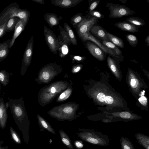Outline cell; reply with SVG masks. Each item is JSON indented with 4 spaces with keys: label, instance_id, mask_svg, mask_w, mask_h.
I'll use <instances>...</instances> for the list:
<instances>
[{
    "label": "cell",
    "instance_id": "obj_17",
    "mask_svg": "<svg viewBox=\"0 0 149 149\" xmlns=\"http://www.w3.org/2000/svg\"><path fill=\"white\" fill-rule=\"evenodd\" d=\"M135 138L137 142L145 149H149V137L141 133L135 134Z\"/></svg>",
    "mask_w": 149,
    "mask_h": 149
},
{
    "label": "cell",
    "instance_id": "obj_37",
    "mask_svg": "<svg viewBox=\"0 0 149 149\" xmlns=\"http://www.w3.org/2000/svg\"><path fill=\"white\" fill-rule=\"evenodd\" d=\"M70 90L69 89H68L62 93L60 95L59 97V99L60 100L64 99H67L68 97L66 95V94L70 92Z\"/></svg>",
    "mask_w": 149,
    "mask_h": 149
},
{
    "label": "cell",
    "instance_id": "obj_8",
    "mask_svg": "<svg viewBox=\"0 0 149 149\" xmlns=\"http://www.w3.org/2000/svg\"><path fill=\"white\" fill-rule=\"evenodd\" d=\"M81 39L83 41H85L87 40L91 41L98 45L105 54L111 55L116 58H119V56L117 55L113 50L105 47L91 34L89 31L85 33Z\"/></svg>",
    "mask_w": 149,
    "mask_h": 149
},
{
    "label": "cell",
    "instance_id": "obj_14",
    "mask_svg": "<svg viewBox=\"0 0 149 149\" xmlns=\"http://www.w3.org/2000/svg\"><path fill=\"white\" fill-rule=\"evenodd\" d=\"M114 25L120 29L129 32L136 33L139 32L138 27L125 21H121L114 24Z\"/></svg>",
    "mask_w": 149,
    "mask_h": 149
},
{
    "label": "cell",
    "instance_id": "obj_15",
    "mask_svg": "<svg viewBox=\"0 0 149 149\" xmlns=\"http://www.w3.org/2000/svg\"><path fill=\"white\" fill-rule=\"evenodd\" d=\"M45 20L51 28L58 25L60 23V19L53 13H46L44 15Z\"/></svg>",
    "mask_w": 149,
    "mask_h": 149
},
{
    "label": "cell",
    "instance_id": "obj_22",
    "mask_svg": "<svg viewBox=\"0 0 149 149\" xmlns=\"http://www.w3.org/2000/svg\"><path fill=\"white\" fill-rule=\"evenodd\" d=\"M20 19L16 17L10 18L7 21L5 27V33L13 31L15 27Z\"/></svg>",
    "mask_w": 149,
    "mask_h": 149
},
{
    "label": "cell",
    "instance_id": "obj_33",
    "mask_svg": "<svg viewBox=\"0 0 149 149\" xmlns=\"http://www.w3.org/2000/svg\"><path fill=\"white\" fill-rule=\"evenodd\" d=\"M70 56L73 61H81L86 58V57L84 56H81L76 55H70Z\"/></svg>",
    "mask_w": 149,
    "mask_h": 149
},
{
    "label": "cell",
    "instance_id": "obj_20",
    "mask_svg": "<svg viewBox=\"0 0 149 149\" xmlns=\"http://www.w3.org/2000/svg\"><path fill=\"white\" fill-rule=\"evenodd\" d=\"M63 26L64 29L67 33L71 43L74 45H76L77 44V40L72 29L66 23L64 24Z\"/></svg>",
    "mask_w": 149,
    "mask_h": 149
},
{
    "label": "cell",
    "instance_id": "obj_13",
    "mask_svg": "<svg viewBox=\"0 0 149 149\" xmlns=\"http://www.w3.org/2000/svg\"><path fill=\"white\" fill-rule=\"evenodd\" d=\"M90 31L96 36L103 40L110 42L107 35L106 31L101 26L95 24L91 27Z\"/></svg>",
    "mask_w": 149,
    "mask_h": 149
},
{
    "label": "cell",
    "instance_id": "obj_48",
    "mask_svg": "<svg viewBox=\"0 0 149 149\" xmlns=\"http://www.w3.org/2000/svg\"><path fill=\"white\" fill-rule=\"evenodd\" d=\"M50 91L52 93H54L56 92L55 88L54 87H51L50 89Z\"/></svg>",
    "mask_w": 149,
    "mask_h": 149
},
{
    "label": "cell",
    "instance_id": "obj_45",
    "mask_svg": "<svg viewBox=\"0 0 149 149\" xmlns=\"http://www.w3.org/2000/svg\"><path fill=\"white\" fill-rule=\"evenodd\" d=\"M32 1L41 4H45V2L43 0H32Z\"/></svg>",
    "mask_w": 149,
    "mask_h": 149
},
{
    "label": "cell",
    "instance_id": "obj_25",
    "mask_svg": "<svg viewBox=\"0 0 149 149\" xmlns=\"http://www.w3.org/2000/svg\"><path fill=\"white\" fill-rule=\"evenodd\" d=\"M10 74L5 70L0 71V83L4 86H7L8 84Z\"/></svg>",
    "mask_w": 149,
    "mask_h": 149
},
{
    "label": "cell",
    "instance_id": "obj_7",
    "mask_svg": "<svg viewBox=\"0 0 149 149\" xmlns=\"http://www.w3.org/2000/svg\"><path fill=\"white\" fill-rule=\"evenodd\" d=\"M98 22V19L95 17H84L82 21L75 28L79 38L81 39L85 33L89 31L91 27L96 24Z\"/></svg>",
    "mask_w": 149,
    "mask_h": 149
},
{
    "label": "cell",
    "instance_id": "obj_46",
    "mask_svg": "<svg viewBox=\"0 0 149 149\" xmlns=\"http://www.w3.org/2000/svg\"><path fill=\"white\" fill-rule=\"evenodd\" d=\"M145 42H146V45L148 46H149V35H148L146 37L145 40Z\"/></svg>",
    "mask_w": 149,
    "mask_h": 149
},
{
    "label": "cell",
    "instance_id": "obj_43",
    "mask_svg": "<svg viewBox=\"0 0 149 149\" xmlns=\"http://www.w3.org/2000/svg\"><path fill=\"white\" fill-rule=\"evenodd\" d=\"M81 67L80 65L76 66L74 68V72H79L81 69Z\"/></svg>",
    "mask_w": 149,
    "mask_h": 149
},
{
    "label": "cell",
    "instance_id": "obj_30",
    "mask_svg": "<svg viewBox=\"0 0 149 149\" xmlns=\"http://www.w3.org/2000/svg\"><path fill=\"white\" fill-rule=\"evenodd\" d=\"M129 44L132 47H135L138 43V39L134 35L132 34H128L125 36Z\"/></svg>",
    "mask_w": 149,
    "mask_h": 149
},
{
    "label": "cell",
    "instance_id": "obj_11",
    "mask_svg": "<svg viewBox=\"0 0 149 149\" xmlns=\"http://www.w3.org/2000/svg\"><path fill=\"white\" fill-rule=\"evenodd\" d=\"M7 109L3 98H0V127L3 129L5 128L7 124L8 119Z\"/></svg>",
    "mask_w": 149,
    "mask_h": 149
},
{
    "label": "cell",
    "instance_id": "obj_35",
    "mask_svg": "<svg viewBox=\"0 0 149 149\" xmlns=\"http://www.w3.org/2000/svg\"><path fill=\"white\" fill-rule=\"evenodd\" d=\"M120 116L124 119H129L131 118V115L129 112H123L120 113Z\"/></svg>",
    "mask_w": 149,
    "mask_h": 149
},
{
    "label": "cell",
    "instance_id": "obj_32",
    "mask_svg": "<svg viewBox=\"0 0 149 149\" xmlns=\"http://www.w3.org/2000/svg\"><path fill=\"white\" fill-rule=\"evenodd\" d=\"M100 1V0L93 1L90 4L88 12L89 13L94 10L99 3Z\"/></svg>",
    "mask_w": 149,
    "mask_h": 149
},
{
    "label": "cell",
    "instance_id": "obj_2",
    "mask_svg": "<svg viewBox=\"0 0 149 149\" xmlns=\"http://www.w3.org/2000/svg\"><path fill=\"white\" fill-rule=\"evenodd\" d=\"M77 134L82 140L92 144L101 146H108L110 139L108 136L93 129L79 128Z\"/></svg>",
    "mask_w": 149,
    "mask_h": 149
},
{
    "label": "cell",
    "instance_id": "obj_24",
    "mask_svg": "<svg viewBox=\"0 0 149 149\" xmlns=\"http://www.w3.org/2000/svg\"><path fill=\"white\" fill-rule=\"evenodd\" d=\"M120 141L121 149H135L133 144L128 138L122 136Z\"/></svg>",
    "mask_w": 149,
    "mask_h": 149
},
{
    "label": "cell",
    "instance_id": "obj_40",
    "mask_svg": "<svg viewBox=\"0 0 149 149\" xmlns=\"http://www.w3.org/2000/svg\"><path fill=\"white\" fill-rule=\"evenodd\" d=\"M63 111L64 112L66 113L70 114L72 112L73 109L70 107H67L63 109Z\"/></svg>",
    "mask_w": 149,
    "mask_h": 149
},
{
    "label": "cell",
    "instance_id": "obj_9",
    "mask_svg": "<svg viewBox=\"0 0 149 149\" xmlns=\"http://www.w3.org/2000/svg\"><path fill=\"white\" fill-rule=\"evenodd\" d=\"M85 44V47L91 54L95 58L102 60L105 58V54L96 44L88 42Z\"/></svg>",
    "mask_w": 149,
    "mask_h": 149
},
{
    "label": "cell",
    "instance_id": "obj_21",
    "mask_svg": "<svg viewBox=\"0 0 149 149\" xmlns=\"http://www.w3.org/2000/svg\"><path fill=\"white\" fill-rule=\"evenodd\" d=\"M59 133L61 141L69 149H73L71 141L67 134L61 130H59Z\"/></svg>",
    "mask_w": 149,
    "mask_h": 149
},
{
    "label": "cell",
    "instance_id": "obj_29",
    "mask_svg": "<svg viewBox=\"0 0 149 149\" xmlns=\"http://www.w3.org/2000/svg\"><path fill=\"white\" fill-rule=\"evenodd\" d=\"M10 131L11 139L13 140L16 144H21L22 141L19 135L12 127H10Z\"/></svg>",
    "mask_w": 149,
    "mask_h": 149
},
{
    "label": "cell",
    "instance_id": "obj_31",
    "mask_svg": "<svg viewBox=\"0 0 149 149\" xmlns=\"http://www.w3.org/2000/svg\"><path fill=\"white\" fill-rule=\"evenodd\" d=\"M88 14L92 16V17H95L97 19H102L104 17V15L98 11L93 10L89 13Z\"/></svg>",
    "mask_w": 149,
    "mask_h": 149
},
{
    "label": "cell",
    "instance_id": "obj_26",
    "mask_svg": "<svg viewBox=\"0 0 149 149\" xmlns=\"http://www.w3.org/2000/svg\"><path fill=\"white\" fill-rule=\"evenodd\" d=\"M59 47L58 51L59 54L61 57L65 56L69 52L68 45L65 42H62L59 44Z\"/></svg>",
    "mask_w": 149,
    "mask_h": 149
},
{
    "label": "cell",
    "instance_id": "obj_18",
    "mask_svg": "<svg viewBox=\"0 0 149 149\" xmlns=\"http://www.w3.org/2000/svg\"><path fill=\"white\" fill-rule=\"evenodd\" d=\"M38 117L41 131H43L46 130L49 132L54 134H56V133L54 130L47 122L39 116H38Z\"/></svg>",
    "mask_w": 149,
    "mask_h": 149
},
{
    "label": "cell",
    "instance_id": "obj_1",
    "mask_svg": "<svg viewBox=\"0 0 149 149\" xmlns=\"http://www.w3.org/2000/svg\"><path fill=\"white\" fill-rule=\"evenodd\" d=\"M9 107L14 121L22 132L24 142L29 141V123L26 112L23 99H9Z\"/></svg>",
    "mask_w": 149,
    "mask_h": 149
},
{
    "label": "cell",
    "instance_id": "obj_50",
    "mask_svg": "<svg viewBox=\"0 0 149 149\" xmlns=\"http://www.w3.org/2000/svg\"><path fill=\"white\" fill-rule=\"evenodd\" d=\"M1 83H0V94H1Z\"/></svg>",
    "mask_w": 149,
    "mask_h": 149
},
{
    "label": "cell",
    "instance_id": "obj_12",
    "mask_svg": "<svg viewBox=\"0 0 149 149\" xmlns=\"http://www.w3.org/2000/svg\"><path fill=\"white\" fill-rule=\"evenodd\" d=\"M26 25V24L22 20L19 19L15 27L14 33L11 39L9 45L10 49L13 45L16 39L24 29Z\"/></svg>",
    "mask_w": 149,
    "mask_h": 149
},
{
    "label": "cell",
    "instance_id": "obj_49",
    "mask_svg": "<svg viewBox=\"0 0 149 149\" xmlns=\"http://www.w3.org/2000/svg\"><path fill=\"white\" fill-rule=\"evenodd\" d=\"M120 1H121L122 3H125L126 1H127V0H118Z\"/></svg>",
    "mask_w": 149,
    "mask_h": 149
},
{
    "label": "cell",
    "instance_id": "obj_38",
    "mask_svg": "<svg viewBox=\"0 0 149 149\" xmlns=\"http://www.w3.org/2000/svg\"><path fill=\"white\" fill-rule=\"evenodd\" d=\"M105 95L102 93H98L97 95V98L100 102H103L104 101L105 98Z\"/></svg>",
    "mask_w": 149,
    "mask_h": 149
},
{
    "label": "cell",
    "instance_id": "obj_10",
    "mask_svg": "<svg viewBox=\"0 0 149 149\" xmlns=\"http://www.w3.org/2000/svg\"><path fill=\"white\" fill-rule=\"evenodd\" d=\"M82 0H50L52 4L63 8L73 7L80 3Z\"/></svg>",
    "mask_w": 149,
    "mask_h": 149
},
{
    "label": "cell",
    "instance_id": "obj_6",
    "mask_svg": "<svg viewBox=\"0 0 149 149\" xmlns=\"http://www.w3.org/2000/svg\"><path fill=\"white\" fill-rule=\"evenodd\" d=\"M43 32L46 43L49 49L52 53L56 54L59 45L55 34L46 26H43Z\"/></svg>",
    "mask_w": 149,
    "mask_h": 149
},
{
    "label": "cell",
    "instance_id": "obj_28",
    "mask_svg": "<svg viewBox=\"0 0 149 149\" xmlns=\"http://www.w3.org/2000/svg\"><path fill=\"white\" fill-rule=\"evenodd\" d=\"M83 18V14L81 13L75 14L71 19V24L74 28H76L77 25L82 21Z\"/></svg>",
    "mask_w": 149,
    "mask_h": 149
},
{
    "label": "cell",
    "instance_id": "obj_4",
    "mask_svg": "<svg viewBox=\"0 0 149 149\" xmlns=\"http://www.w3.org/2000/svg\"><path fill=\"white\" fill-rule=\"evenodd\" d=\"M106 7L109 11V17L111 19L119 18L135 14L128 7L122 5L108 3Z\"/></svg>",
    "mask_w": 149,
    "mask_h": 149
},
{
    "label": "cell",
    "instance_id": "obj_16",
    "mask_svg": "<svg viewBox=\"0 0 149 149\" xmlns=\"http://www.w3.org/2000/svg\"><path fill=\"white\" fill-rule=\"evenodd\" d=\"M11 39H8L0 43V62L8 56L9 52V45Z\"/></svg>",
    "mask_w": 149,
    "mask_h": 149
},
{
    "label": "cell",
    "instance_id": "obj_3",
    "mask_svg": "<svg viewBox=\"0 0 149 149\" xmlns=\"http://www.w3.org/2000/svg\"><path fill=\"white\" fill-rule=\"evenodd\" d=\"M30 16L29 12L21 9L18 3L13 2L5 8L0 14V24L13 17H17L27 24Z\"/></svg>",
    "mask_w": 149,
    "mask_h": 149
},
{
    "label": "cell",
    "instance_id": "obj_36",
    "mask_svg": "<svg viewBox=\"0 0 149 149\" xmlns=\"http://www.w3.org/2000/svg\"><path fill=\"white\" fill-rule=\"evenodd\" d=\"M74 145L78 149H81L84 146L83 142L81 140H77L74 141Z\"/></svg>",
    "mask_w": 149,
    "mask_h": 149
},
{
    "label": "cell",
    "instance_id": "obj_39",
    "mask_svg": "<svg viewBox=\"0 0 149 149\" xmlns=\"http://www.w3.org/2000/svg\"><path fill=\"white\" fill-rule=\"evenodd\" d=\"M104 101L106 103L111 104L113 103V99L112 97L108 96H106Z\"/></svg>",
    "mask_w": 149,
    "mask_h": 149
},
{
    "label": "cell",
    "instance_id": "obj_19",
    "mask_svg": "<svg viewBox=\"0 0 149 149\" xmlns=\"http://www.w3.org/2000/svg\"><path fill=\"white\" fill-rule=\"evenodd\" d=\"M107 36L110 41L116 46L121 48L124 47V44L121 39L117 36L113 35L107 31H106Z\"/></svg>",
    "mask_w": 149,
    "mask_h": 149
},
{
    "label": "cell",
    "instance_id": "obj_41",
    "mask_svg": "<svg viewBox=\"0 0 149 149\" xmlns=\"http://www.w3.org/2000/svg\"><path fill=\"white\" fill-rule=\"evenodd\" d=\"M42 76L43 79L45 80L48 79L49 77V73L46 71L44 72L42 74Z\"/></svg>",
    "mask_w": 149,
    "mask_h": 149
},
{
    "label": "cell",
    "instance_id": "obj_47",
    "mask_svg": "<svg viewBox=\"0 0 149 149\" xmlns=\"http://www.w3.org/2000/svg\"><path fill=\"white\" fill-rule=\"evenodd\" d=\"M136 81L134 79H132L131 80V85L132 86H134L136 84Z\"/></svg>",
    "mask_w": 149,
    "mask_h": 149
},
{
    "label": "cell",
    "instance_id": "obj_44",
    "mask_svg": "<svg viewBox=\"0 0 149 149\" xmlns=\"http://www.w3.org/2000/svg\"><path fill=\"white\" fill-rule=\"evenodd\" d=\"M3 141H0V149H8V146H6L5 147L1 146V145L3 143Z\"/></svg>",
    "mask_w": 149,
    "mask_h": 149
},
{
    "label": "cell",
    "instance_id": "obj_42",
    "mask_svg": "<svg viewBox=\"0 0 149 149\" xmlns=\"http://www.w3.org/2000/svg\"><path fill=\"white\" fill-rule=\"evenodd\" d=\"M139 100L141 104H144L146 103V98L144 97H141L139 99Z\"/></svg>",
    "mask_w": 149,
    "mask_h": 149
},
{
    "label": "cell",
    "instance_id": "obj_23",
    "mask_svg": "<svg viewBox=\"0 0 149 149\" xmlns=\"http://www.w3.org/2000/svg\"><path fill=\"white\" fill-rule=\"evenodd\" d=\"M125 21L136 26L138 28L145 25L144 20L137 17H130L127 18Z\"/></svg>",
    "mask_w": 149,
    "mask_h": 149
},
{
    "label": "cell",
    "instance_id": "obj_5",
    "mask_svg": "<svg viewBox=\"0 0 149 149\" xmlns=\"http://www.w3.org/2000/svg\"><path fill=\"white\" fill-rule=\"evenodd\" d=\"M34 40L33 36L30 39L26 47L22 59L20 73L22 76L24 74L27 67L30 65L32 59Z\"/></svg>",
    "mask_w": 149,
    "mask_h": 149
},
{
    "label": "cell",
    "instance_id": "obj_27",
    "mask_svg": "<svg viewBox=\"0 0 149 149\" xmlns=\"http://www.w3.org/2000/svg\"><path fill=\"white\" fill-rule=\"evenodd\" d=\"M102 44L106 47L113 50L117 55H122V52L120 50L111 42L106 40H103Z\"/></svg>",
    "mask_w": 149,
    "mask_h": 149
},
{
    "label": "cell",
    "instance_id": "obj_34",
    "mask_svg": "<svg viewBox=\"0 0 149 149\" xmlns=\"http://www.w3.org/2000/svg\"><path fill=\"white\" fill-rule=\"evenodd\" d=\"M7 21L2 24H0V39L5 34V27Z\"/></svg>",
    "mask_w": 149,
    "mask_h": 149
}]
</instances>
